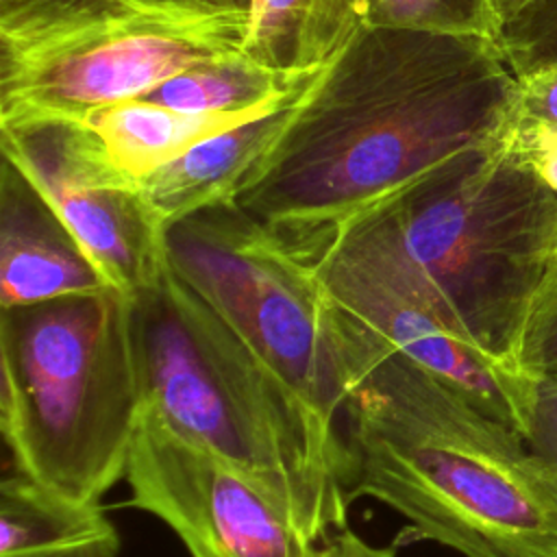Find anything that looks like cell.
I'll list each match as a JSON object with an SVG mask.
<instances>
[{
  "instance_id": "obj_11",
  "label": "cell",
  "mask_w": 557,
  "mask_h": 557,
  "mask_svg": "<svg viewBox=\"0 0 557 557\" xmlns=\"http://www.w3.org/2000/svg\"><path fill=\"white\" fill-rule=\"evenodd\" d=\"M111 287L81 242L2 157L0 168V309Z\"/></svg>"
},
{
  "instance_id": "obj_15",
  "label": "cell",
  "mask_w": 557,
  "mask_h": 557,
  "mask_svg": "<svg viewBox=\"0 0 557 557\" xmlns=\"http://www.w3.org/2000/svg\"><path fill=\"white\" fill-rule=\"evenodd\" d=\"M366 20L368 0H255L244 52L283 74L311 76Z\"/></svg>"
},
{
  "instance_id": "obj_17",
  "label": "cell",
  "mask_w": 557,
  "mask_h": 557,
  "mask_svg": "<svg viewBox=\"0 0 557 557\" xmlns=\"http://www.w3.org/2000/svg\"><path fill=\"white\" fill-rule=\"evenodd\" d=\"M366 24L490 39L498 35L492 0H368Z\"/></svg>"
},
{
  "instance_id": "obj_25",
  "label": "cell",
  "mask_w": 557,
  "mask_h": 557,
  "mask_svg": "<svg viewBox=\"0 0 557 557\" xmlns=\"http://www.w3.org/2000/svg\"><path fill=\"white\" fill-rule=\"evenodd\" d=\"M255 0H200L207 9H226V11H244L250 13Z\"/></svg>"
},
{
  "instance_id": "obj_1",
  "label": "cell",
  "mask_w": 557,
  "mask_h": 557,
  "mask_svg": "<svg viewBox=\"0 0 557 557\" xmlns=\"http://www.w3.org/2000/svg\"><path fill=\"white\" fill-rule=\"evenodd\" d=\"M516 98L496 39L366 24L294 100L233 205L311 242L496 139Z\"/></svg>"
},
{
  "instance_id": "obj_19",
  "label": "cell",
  "mask_w": 557,
  "mask_h": 557,
  "mask_svg": "<svg viewBox=\"0 0 557 557\" xmlns=\"http://www.w3.org/2000/svg\"><path fill=\"white\" fill-rule=\"evenodd\" d=\"M518 366L533 381L557 385V283L531 318Z\"/></svg>"
},
{
  "instance_id": "obj_9",
  "label": "cell",
  "mask_w": 557,
  "mask_h": 557,
  "mask_svg": "<svg viewBox=\"0 0 557 557\" xmlns=\"http://www.w3.org/2000/svg\"><path fill=\"white\" fill-rule=\"evenodd\" d=\"M124 481L128 507L161 520L189 557H396L350 527L305 535L255 483L141 413Z\"/></svg>"
},
{
  "instance_id": "obj_4",
  "label": "cell",
  "mask_w": 557,
  "mask_h": 557,
  "mask_svg": "<svg viewBox=\"0 0 557 557\" xmlns=\"http://www.w3.org/2000/svg\"><path fill=\"white\" fill-rule=\"evenodd\" d=\"M350 220L411 265L470 344L522 372L527 329L557 283V189L505 128Z\"/></svg>"
},
{
  "instance_id": "obj_26",
  "label": "cell",
  "mask_w": 557,
  "mask_h": 557,
  "mask_svg": "<svg viewBox=\"0 0 557 557\" xmlns=\"http://www.w3.org/2000/svg\"><path fill=\"white\" fill-rule=\"evenodd\" d=\"M139 4H152V7H202L200 0H133Z\"/></svg>"
},
{
  "instance_id": "obj_10",
  "label": "cell",
  "mask_w": 557,
  "mask_h": 557,
  "mask_svg": "<svg viewBox=\"0 0 557 557\" xmlns=\"http://www.w3.org/2000/svg\"><path fill=\"white\" fill-rule=\"evenodd\" d=\"M2 157L50 202L111 283L133 296L165 268V231L137 181L120 172L87 124L0 131Z\"/></svg>"
},
{
  "instance_id": "obj_24",
  "label": "cell",
  "mask_w": 557,
  "mask_h": 557,
  "mask_svg": "<svg viewBox=\"0 0 557 557\" xmlns=\"http://www.w3.org/2000/svg\"><path fill=\"white\" fill-rule=\"evenodd\" d=\"M61 0H0V13H17V11H28L46 4H54Z\"/></svg>"
},
{
  "instance_id": "obj_5",
  "label": "cell",
  "mask_w": 557,
  "mask_h": 557,
  "mask_svg": "<svg viewBox=\"0 0 557 557\" xmlns=\"http://www.w3.org/2000/svg\"><path fill=\"white\" fill-rule=\"evenodd\" d=\"M141 411L128 294L0 309V433L17 472L100 503L126 474Z\"/></svg>"
},
{
  "instance_id": "obj_18",
  "label": "cell",
  "mask_w": 557,
  "mask_h": 557,
  "mask_svg": "<svg viewBox=\"0 0 557 557\" xmlns=\"http://www.w3.org/2000/svg\"><path fill=\"white\" fill-rule=\"evenodd\" d=\"M496 44L516 78L557 61V0H533L507 22Z\"/></svg>"
},
{
  "instance_id": "obj_14",
  "label": "cell",
  "mask_w": 557,
  "mask_h": 557,
  "mask_svg": "<svg viewBox=\"0 0 557 557\" xmlns=\"http://www.w3.org/2000/svg\"><path fill=\"white\" fill-rule=\"evenodd\" d=\"M300 94L259 109L224 113L178 111L131 98L96 111L85 124L96 133L107 159L133 181H141L209 137L283 109Z\"/></svg>"
},
{
  "instance_id": "obj_3",
  "label": "cell",
  "mask_w": 557,
  "mask_h": 557,
  "mask_svg": "<svg viewBox=\"0 0 557 557\" xmlns=\"http://www.w3.org/2000/svg\"><path fill=\"white\" fill-rule=\"evenodd\" d=\"M131 326L141 413L244 474L305 535L350 527L342 457L168 261L131 296Z\"/></svg>"
},
{
  "instance_id": "obj_13",
  "label": "cell",
  "mask_w": 557,
  "mask_h": 557,
  "mask_svg": "<svg viewBox=\"0 0 557 557\" xmlns=\"http://www.w3.org/2000/svg\"><path fill=\"white\" fill-rule=\"evenodd\" d=\"M122 535L102 503H81L39 481H0V557H120Z\"/></svg>"
},
{
  "instance_id": "obj_8",
  "label": "cell",
  "mask_w": 557,
  "mask_h": 557,
  "mask_svg": "<svg viewBox=\"0 0 557 557\" xmlns=\"http://www.w3.org/2000/svg\"><path fill=\"white\" fill-rule=\"evenodd\" d=\"M296 246L309 252L322 292L342 318L527 437L535 381L470 344L385 239L348 220Z\"/></svg>"
},
{
  "instance_id": "obj_6",
  "label": "cell",
  "mask_w": 557,
  "mask_h": 557,
  "mask_svg": "<svg viewBox=\"0 0 557 557\" xmlns=\"http://www.w3.org/2000/svg\"><path fill=\"white\" fill-rule=\"evenodd\" d=\"M250 13L61 0L0 13V131L85 124L200 63L244 52Z\"/></svg>"
},
{
  "instance_id": "obj_22",
  "label": "cell",
  "mask_w": 557,
  "mask_h": 557,
  "mask_svg": "<svg viewBox=\"0 0 557 557\" xmlns=\"http://www.w3.org/2000/svg\"><path fill=\"white\" fill-rule=\"evenodd\" d=\"M524 440L557 476V385L535 381L533 413Z\"/></svg>"
},
{
  "instance_id": "obj_12",
  "label": "cell",
  "mask_w": 557,
  "mask_h": 557,
  "mask_svg": "<svg viewBox=\"0 0 557 557\" xmlns=\"http://www.w3.org/2000/svg\"><path fill=\"white\" fill-rule=\"evenodd\" d=\"M292 104L294 100L283 109L209 137L137 181L163 231L202 209L231 205L281 133Z\"/></svg>"
},
{
  "instance_id": "obj_21",
  "label": "cell",
  "mask_w": 557,
  "mask_h": 557,
  "mask_svg": "<svg viewBox=\"0 0 557 557\" xmlns=\"http://www.w3.org/2000/svg\"><path fill=\"white\" fill-rule=\"evenodd\" d=\"M505 133L524 152L537 174L557 189V128L524 120L511 111Z\"/></svg>"
},
{
  "instance_id": "obj_16",
  "label": "cell",
  "mask_w": 557,
  "mask_h": 557,
  "mask_svg": "<svg viewBox=\"0 0 557 557\" xmlns=\"http://www.w3.org/2000/svg\"><path fill=\"white\" fill-rule=\"evenodd\" d=\"M311 78L283 74L242 52L183 70L139 98L194 113L248 111L294 98Z\"/></svg>"
},
{
  "instance_id": "obj_7",
  "label": "cell",
  "mask_w": 557,
  "mask_h": 557,
  "mask_svg": "<svg viewBox=\"0 0 557 557\" xmlns=\"http://www.w3.org/2000/svg\"><path fill=\"white\" fill-rule=\"evenodd\" d=\"M165 261L292 392L346 466L344 329L309 252L231 202L172 224Z\"/></svg>"
},
{
  "instance_id": "obj_20",
  "label": "cell",
  "mask_w": 557,
  "mask_h": 557,
  "mask_svg": "<svg viewBox=\"0 0 557 557\" xmlns=\"http://www.w3.org/2000/svg\"><path fill=\"white\" fill-rule=\"evenodd\" d=\"M513 113L524 120L557 128V61L518 78Z\"/></svg>"
},
{
  "instance_id": "obj_23",
  "label": "cell",
  "mask_w": 557,
  "mask_h": 557,
  "mask_svg": "<svg viewBox=\"0 0 557 557\" xmlns=\"http://www.w3.org/2000/svg\"><path fill=\"white\" fill-rule=\"evenodd\" d=\"M533 0H492L494 4V15H496V24H498V33L500 28L511 22L527 4H531ZM498 37V35H496Z\"/></svg>"
},
{
  "instance_id": "obj_2",
  "label": "cell",
  "mask_w": 557,
  "mask_h": 557,
  "mask_svg": "<svg viewBox=\"0 0 557 557\" xmlns=\"http://www.w3.org/2000/svg\"><path fill=\"white\" fill-rule=\"evenodd\" d=\"M337 313V311H335ZM339 315V313H337ZM346 490L463 557H557V476L459 389L339 315Z\"/></svg>"
}]
</instances>
